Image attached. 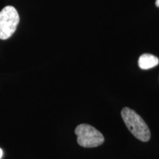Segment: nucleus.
Masks as SVG:
<instances>
[{
	"label": "nucleus",
	"mask_w": 159,
	"mask_h": 159,
	"mask_svg": "<svg viewBox=\"0 0 159 159\" xmlns=\"http://www.w3.org/2000/svg\"><path fill=\"white\" fill-rule=\"evenodd\" d=\"M122 119L127 128L134 136L142 142H148L150 139V131L144 119L129 108H124L121 112Z\"/></svg>",
	"instance_id": "obj_1"
},
{
	"label": "nucleus",
	"mask_w": 159,
	"mask_h": 159,
	"mask_svg": "<svg viewBox=\"0 0 159 159\" xmlns=\"http://www.w3.org/2000/svg\"><path fill=\"white\" fill-rule=\"evenodd\" d=\"M19 23V15L13 6H6L0 11V39L11 38L16 30Z\"/></svg>",
	"instance_id": "obj_2"
},
{
	"label": "nucleus",
	"mask_w": 159,
	"mask_h": 159,
	"mask_svg": "<svg viewBox=\"0 0 159 159\" xmlns=\"http://www.w3.org/2000/svg\"><path fill=\"white\" fill-rule=\"evenodd\" d=\"M79 145L86 148H96L104 142V136L94 127L87 124H81L75 130Z\"/></svg>",
	"instance_id": "obj_3"
},
{
	"label": "nucleus",
	"mask_w": 159,
	"mask_h": 159,
	"mask_svg": "<svg viewBox=\"0 0 159 159\" xmlns=\"http://www.w3.org/2000/svg\"><path fill=\"white\" fill-rule=\"evenodd\" d=\"M159 60L155 55L151 54H143L139 59V66L142 69H149L156 66Z\"/></svg>",
	"instance_id": "obj_4"
},
{
	"label": "nucleus",
	"mask_w": 159,
	"mask_h": 159,
	"mask_svg": "<svg viewBox=\"0 0 159 159\" xmlns=\"http://www.w3.org/2000/svg\"><path fill=\"white\" fill-rule=\"evenodd\" d=\"M156 5L157 7H159V0H156Z\"/></svg>",
	"instance_id": "obj_5"
},
{
	"label": "nucleus",
	"mask_w": 159,
	"mask_h": 159,
	"mask_svg": "<svg viewBox=\"0 0 159 159\" xmlns=\"http://www.w3.org/2000/svg\"><path fill=\"white\" fill-rule=\"evenodd\" d=\"M2 156V149H0V159H1Z\"/></svg>",
	"instance_id": "obj_6"
}]
</instances>
